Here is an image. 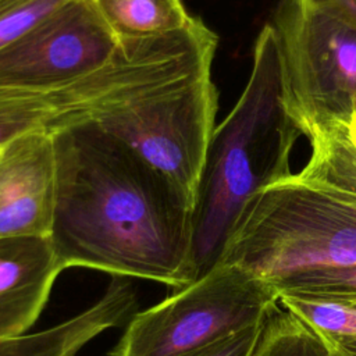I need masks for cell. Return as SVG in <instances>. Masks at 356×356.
<instances>
[{
	"label": "cell",
	"mask_w": 356,
	"mask_h": 356,
	"mask_svg": "<svg viewBox=\"0 0 356 356\" xmlns=\"http://www.w3.org/2000/svg\"><path fill=\"white\" fill-rule=\"evenodd\" d=\"M278 306L268 281L238 264L218 263L134 314L108 356H188L264 323Z\"/></svg>",
	"instance_id": "cell-5"
},
{
	"label": "cell",
	"mask_w": 356,
	"mask_h": 356,
	"mask_svg": "<svg viewBox=\"0 0 356 356\" xmlns=\"http://www.w3.org/2000/svg\"><path fill=\"white\" fill-rule=\"evenodd\" d=\"M300 135L278 33L267 24L256 39L246 86L211 136L193 209V281L220 263L248 202L292 174Z\"/></svg>",
	"instance_id": "cell-3"
},
{
	"label": "cell",
	"mask_w": 356,
	"mask_h": 356,
	"mask_svg": "<svg viewBox=\"0 0 356 356\" xmlns=\"http://www.w3.org/2000/svg\"><path fill=\"white\" fill-rule=\"evenodd\" d=\"M174 75L168 49L157 40L122 42L104 67L49 88L0 86V147L25 134L57 132L92 120L114 103Z\"/></svg>",
	"instance_id": "cell-7"
},
{
	"label": "cell",
	"mask_w": 356,
	"mask_h": 356,
	"mask_svg": "<svg viewBox=\"0 0 356 356\" xmlns=\"http://www.w3.org/2000/svg\"><path fill=\"white\" fill-rule=\"evenodd\" d=\"M63 270L49 236L0 239V339L28 332Z\"/></svg>",
	"instance_id": "cell-10"
},
{
	"label": "cell",
	"mask_w": 356,
	"mask_h": 356,
	"mask_svg": "<svg viewBox=\"0 0 356 356\" xmlns=\"http://www.w3.org/2000/svg\"><path fill=\"white\" fill-rule=\"evenodd\" d=\"M306 136L312 154L305 167L248 202L220 263L268 282L309 268L356 266V146L348 125Z\"/></svg>",
	"instance_id": "cell-2"
},
{
	"label": "cell",
	"mask_w": 356,
	"mask_h": 356,
	"mask_svg": "<svg viewBox=\"0 0 356 356\" xmlns=\"http://www.w3.org/2000/svg\"><path fill=\"white\" fill-rule=\"evenodd\" d=\"M97 13L121 40L164 36L188 26L195 18L184 0H92Z\"/></svg>",
	"instance_id": "cell-11"
},
{
	"label": "cell",
	"mask_w": 356,
	"mask_h": 356,
	"mask_svg": "<svg viewBox=\"0 0 356 356\" xmlns=\"http://www.w3.org/2000/svg\"><path fill=\"white\" fill-rule=\"evenodd\" d=\"M56 202L50 241L63 268L193 281V206L127 145L82 121L53 132Z\"/></svg>",
	"instance_id": "cell-1"
},
{
	"label": "cell",
	"mask_w": 356,
	"mask_h": 356,
	"mask_svg": "<svg viewBox=\"0 0 356 356\" xmlns=\"http://www.w3.org/2000/svg\"><path fill=\"white\" fill-rule=\"evenodd\" d=\"M218 95L211 67L114 103L90 121L127 145L195 209Z\"/></svg>",
	"instance_id": "cell-4"
},
{
	"label": "cell",
	"mask_w": 356,
	"mask_h": 356,
	"mask_svg": "<svg viewBox=\"0 0 356 356\" xmlns=\"http://www.w3.org/2000/svg\"><path fill=\"white\" fill-rule=\"evenodd\" d=\"M324 342L328 356H356V338L320 337Z\"/></svg>",
	"instance_id": "cell-17"
},
{
	"label": "cell",
	"mask_w": 356,
	"mask_h": 356,
	"mask_svg": "<svg viewBox=\"0 0 356 356\" xmlns=\"http://www.w3.org/2000/svg\"><path fill=\"white\" fill-rule=\"evenodd\" d=\"M68 0H0V49Z\"/></svg>",
	"instance_id": "cell-15"
},
{
	"label": "cell",
	"mask_w": 356,
	"mask_h": 356,
	"mask_svg": "<svg viewBox=\"0 0 356 356\" xmlns=\"http://www.w3.org/2000/svg\"><path fill=\"white\" fill-rule=\"evenodd\" d=\"M56 202L53 134L36 131L0 150V239L50 236Z\"/></svg>",
	"instance_id": "cell-9"
},
{
	"label": "cell",
	"mask_w": 356,
	"mask_h": 356,
	"mask_svg": "<svg viewBox=\"0 0 356 356\" xmlns=\"http://www.w3.org/2000/svg\"><path fill=\"white\" fill-rule=\"evenodd\" d=\"M299 4L306 6H330V7H341L356 13V0H293Z\"/></svg>",
	"instance_id": "cell-18"
},
{
	"label": "cell",
	"mask_w": 356,
	"mask_h": 356,
	"mask_svg": "<svg viewBox=\"0 0 356 356\" xmlns=\"http://www.w3.org/2000/svg\"><path fill=\"white\" fill-rule=\"evenodd\" d=\"M270 284L278 295H299L356 306V266L302 270Z\"/></svg>",
	"instance_id": "cell-12"
},
{
	"label": "cell",
	"mask_w": 356,
	"mask_h": 356,
	"mask_svg": "<svg viewBox=\"0 0 356 356\" xmlns=\"http://www.w3.org/2000/svg\"><path fill=\"white\" fill-rule=\"evenodd\" d=\"M264 324L266 321L245 328L188 356H256Z\"/></svg>",
	"instance_id": "cell-16"
},
{
	"label": "cell",
	"mask_w": 356,
	"mask_h": 356,
	"mask_svg": "<svg viewBox=\"0 0 356 356\" xmlns=\"http://www.w3.org/2000/svg\"><path fill=\"white\" fill-rule=\"evenodd\" d=\"M122 42L92 0H68L0 49V86L49 88L108 64Z\"/></svg>",
	"instance_id": "cell-8"
},
{
	"label": "cell",
	"mask_w": 356,
	"mask_h": 356,
	"mask_svg": "<svg viewBox=\"0 0 356 356\" xmlns=\"http://www.w3.org/2000/svg\"><path fill=\"white\" fill-rule=\"evenodd\" d=\"M256 356H328L320 337L278 306L266 320Z\"/></svg>",
	"instance_id": "cell-13"
},
{
	"label": "cell",
	"mask_w": 356,
	"mask_h": 356,
	"mask_svg": "<svg viewBox=\"0 0 356 356\" xmlns=\"http://www.w3.org/2000/svg\"><path fill=\"white\" fill-rule=\"evenodd\" d=\"M305 135L356 115V13L284 0L273 24Z\"/></svg>",
	"instance_id": "cell-6"
},
{
	"label": "cell",
	"mask_w": 356,
	"mask_h": 356,
	"mask_svg": "<svg viewBox=\"0 0 356 356\" xmlns=\"http://www.w3.org/2000/svg\"><path fill=\"white\" fill-rule=\"evenodd\" d=\"M282 309L318 337L356 338V306L299 295H278Z\"/></svg>",
	"instance_id": "cell-14"
}]
</instances>
